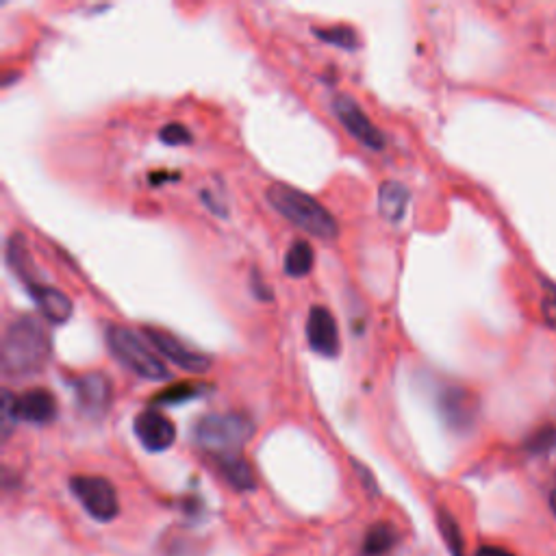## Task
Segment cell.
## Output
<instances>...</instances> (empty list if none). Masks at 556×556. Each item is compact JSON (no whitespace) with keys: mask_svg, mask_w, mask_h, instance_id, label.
<instances>
[{"mask_svg":"<svg viewBox=\"0 0 556 556\" xmlns=\"http://www.w3.org/2000/svg\"><path fill=\"white\" fill-rule=\"evenodd\" d=\"M268 202L274 211L292 222L296 229L307 235L320 239L324 244H333L339 237L337 220L324 209L320 200H315L302 189H296L287 183H274L268 189Z\"/></svg>","mask_w":556,"mask_h":556,"instance_id":"obj_2","label":"cell"},{"mask_svg":"<svg viewBox=\"0 0 556 556\" xmlns=\"http://www.w3.org/2000/svg\"><path fill=\"white\" fill-rule=\"evenodd\" d=\"M333 111L339 124L344 126V129L355 137L361 146L374 150V153L385 148L383 131L370 120L368 113L359 107L355 98L348 94H337L333 98Z\"/></svg>","mask_w":556,"mask_h":556,"instance_id":"obj_6","label":"cell"},{"mask_svg":"<svg viewBox=\"0 0 556 556\" xmlns=\"http://www.w3.org/2000/svg\"><path fill=\"white\" fill-rule=\"evenodd\" d=\"M543 318L550 326L556 328V296H548L543 300Z\"/></svg>","mask_w":556,"mask_h":556,"instance_id":"obj_25","label":"cell"},{"mask_svg":"<svg viewBox=\"0 0 556 556\" xmlns=\"http://www.w3.org/2000/svg\"><path fill=\"white\" fill-rule=\"evenodd\" d=\"M74 398H77V407L83 415L100 420L107 415L111 402H113V387L109 376L103 372H87L83 376L72 378Z\"/></svg>","mask_w":556,"mask_h":556,"instance_id":"obj_7","label":"cell"},{"mask_svg":"<svg viewBox=\"0 0 556 556\" xmlns=\"http://www.w3.org/2000/svg\"><path fill=\"white\" fill-rule=\"evenodd\" d=\"M411 194L398 181H385L378 187V211L389 224H400L407 216Z\"/></svg>","mask_w":556,"mask_h":556,"instance_id":"obj_14","label":"cell"},{"mask_svg":"<svg viewBox=\"0 0 556 556\" xmlns=\"http://www.w3.org/2000/svg\"><path fill=\"white\" fill-rule=\"evenodd\" d=\"M159 139L166 146H189L194 142L192 131L181 122H168L159 129Z\"/></svg>","mask_w":556,"mask_h":556,"instance_id":"obj_22","label":"cell"},{"mask_svg":"<svg viewBox=\"0 0 556 556\" xmlns=\"http://www.w3.org/2000/svg\"><path fill=\"white\" fill-rule=\"evenodd\" d=\"M144 335L148 337L150 344L157 348L159 355L172 361L176 368H181L185 372L192 374H205L211 370V357L200 355V352L187 348L181 339H176L174 335L161 331V328H146Z\"/></svg>","mask_w":556,"mask_h":556,"instance_id":"obj_8","label":"cell"},{"mask_svg":"<svg viewBox=\"0 0 556 556\" xmlns=\"http://www.w3.org/2000/svg\"><path fill=\"white\" fill-rule=\"evenodd\" d=\"M70 489L83 509L98 522L116 520L120 513V502L116 487L103 476H72Z\"/></svg>","mask_w":556,"mask_h":556,"instance_id":"obj_5","label":"cell"},{"mask_svg":"<svg viewBox=\"0 0 556 556\" xmlns=\"http://www.w3.org/2000/svg\"><path fill=\"white\" fill-rule=\"evenodd\" d=\"M222 476L229 480V483L237 489V491H250L257 487V478L255 472H252L250 463L242 457V454H233V457H222L216 459Z\"/></svg>","mask_w":556,"mask_h":556,"instance_id":"obj_17","label":"cell"},{"mask_svg":"<svg viewBox=\"0 0 556 556\" xmlns=\"http://www.w3.org/2000/svg\"><path fill=\"white\" fill-rule=\"evenodd\" d=\"M202 391H205V387L200 383H187V381L174 383L159 391V394L153 398V404L155 407H172V404H183L187 400H194L196 396L202 394Z\"/></svg>","mask_w":556,"mask_h":556,"instance_id":"obj_20","label":"cell"},{"mask_svg":"<svg viewBox=\"0 0 556 556\" xmlns=\"http://www.w3.org/2000/svg\"><path fill=\"white\" fill-rule=\"evenodd\" d=\"M135 435L148 452H163L172 448L176 439V428L166 415L155 409H148L135 417Z\"/></svg>","mask_w":556,"mask_h":556,"instance_id":"obj_10","label":"cell"},{"mask_svg":"<svg viewBox=\"0 0 556 556\" xmlns=\"http://www.w3.org/2000/svg\"><path fill=\"white\" fill-rule=\"evenodd\" d=\"M24 287H27V292L31 294L37 309H40V313L44 315L48 322L63 324V322H68L72 318L74 305H72V300L61 292V289L44 285L40 281L29 283Z\"/></svg>","mask_w":556,"mask_h":556,"instance_id":"obj_13","label":"cell"},{"mask_svg":"<svg viewBox=\"0 0 556 556\" xmlns=\"http://www.w3.org/2000/svg\"><path fill=\"white\" fill-rule=\"evenodd\" d=\"M105 339L111 355L135 376L155 383L170 378V370L163 365V361L131 331V328L107 324Z\"/></svg>","mask_w":556,"mask_h":556,"instance_id":"obj_4","label":"cell"},{"mask_svg":"<svg viewBox=\"0 0 556 556\" xmlns=\"http://www.w3.org/2000/svg\"><path fill=\"white\" fill-rule=\"evenodd\" d=\"M398 530L389 522H376L368 528L363 539V554L365 556H385L398 546Z\"/></svg>","mask_w":556,"mask_h":556,"instance_id":"obj_16","label":"cell"},{"mask_svg":"<svg viewBox=\"0 0 556 556\" xmlns=\"http://www.w3.org/2000/svg\"><path fill=\"white\" fill-rule=\"evenodd\" d=\"M50 337L42 322L33 315H18L7 326L0 346V363L5 374L29 376L40 372L50 359Z\"/></svg>","mask_w":556,"mask_h":556,"instance_id":"obj_1","label":"cell"},{"mask_svg":"<svg viewBox=\"0 0 556 556\" xmlns=\"http://www.w3.org/2000/svg\"><path fill=\"white\" fill-rule=\"evenodd\" d=\"M16 415L18 422H29L44 426L57 417V400L44 387H35L16 396Z\"/></svg>","mask_w":556,"mask_h":556,"instance_id":"obj_12","label":"cell"},{"mask_svg":"<svg viewBox=\"0 0 556 556\" xmlns=\"http://www.w3.org/2000/svg\"><path fill=\"white\" fill-rule=\"evenodd\" d=\"M315 252L305 239H296L285 255V274L292 278H305L313 270Z\"/></svg>","mask_w":556,"mask_h":556,"instance_id":"obj_18","label":"cell"},{"mask_svg":"<svg viewBox=\"0 0 556 556\" xmlns=\"http://www.w3.org/2000/svg\"><path fill=\"white\" fill-rule=\"evenodd\" d=\"M255 435V422L244 413H209L202 415L192 428V437L213 459L242 454Z\"/></svg>","mask_w":556,"mask_h":556,"instance_id":"obj_3","label":"cell"},{"mask_svg":"<svg viewBox=\"0 0 556 556\" xmlns=\"http://www.w3.org/2000/svg\"><path fill=\"white\" fill-rule=\"evenodd\" d=\"M172 179H176V174H170V172H155L153 176H150V183H163V181H172Z\"/></svg>","mask_w":556,"mask_h":556,"instance_id":"obj_27","label":"cell"},{"mask_svg":"<svg viewBox=\"0 0 556 556\" xmlns=\"http://www.w3.org/2000/svg\"><path fill=\"white\" fill-rule=\"evenodd\" d=\"M552 511H554V515H556V491L552 494Z\"/></svg>","mask_w":556,"mask_h":556,"instance_id":"obj_28","label":"cell"},{"mask_svg":"<svg viewBox=\"0 0 556 556\" xmlns=\"http://www.w3.org/2000/svg\"><path fill=\"white\" fill-rule=\"evenodd\" d=\"M474 556H515V554L504 548H498V546H483V548H478V552Z\"/></svg>","mask_w":556,"mask_h":556,"instance_id":"obj_26","label":"cell"},{"mask_svg":"<svg viewBox=\"0 0 556 556\" xmlns=\"http://www.w3.org/2000/svg\"><path fill=\"white\" fill-rule=\"evenodd\" d=\"M250 287H252V294H255V298H257V300H263V302H270V300H274L272 289H270L268 285H265L263 276H259V272H257V270H252Z\"/></svg>","mask_w":556,"mask_h":556,"instance_id":"obj_24","label":"cell"},{"mask_svg":"<svg viewBox=\"0 0 556 556\" xmlns=\"http://www.w3.org/2000/svg\"><path fill=\"white\" fill-rule=\"evenodd\" d=\"M7 265L16 272V276L20 278L24 285L37 283L33 263H31V255H29V248H27V239H24V235H20V233H14L9 237V242H7Z\"/></svg>","mask_w":556,"mask_h":556,"instance_id":"obj_15","label":"cell"},{"mask_svg":"<svg viewBox=\"0 0 556 556\" xmlns=\"http://www.w3.org/2000/svg\"><path fill=\"white\" fill-rule=\"evenodd\" d=\"M439 528H441V535H444L446 543H448V548L454 556H463V537H461V530H459V524L454 517L441 509L439 511Z\"/></svg>","mask_w":556,"mask_h":556,"instance_id":"obj_21","label":"cell"},{"mask_svg":"<svg viewBox=\"0 0 556 556\" xmlns=\"http://www.w3.org/2000/svg\"><path fill=\"white\" fill-rule=\"evenodd\" d=\"M313 35L326 44H333L341 50H348V53H352V50H357L361 46L359 33L352 27H348V24H337V27H326V29L315 27Z\"/></svg>","mask_w":556,"mask_h":556,"instance_id":"obj_19","label":"cell"},{"mask_svg":"<svg viewBox=\"0 0 556 556\" xmlns=\"http://www.w3.org/2000/svg\"><path fill=\"white\" fill-rule=\"evenodd\" d=\"M554 446H556V428H552V426L541 428V431H537L533 437H530L528 444H526V448L533 454L548 452Z\"/></svg>","mask_w":556,"mask_h":556,"instance_id":"obj_23","label":"cell"},{"mask_svg":"<svg viewBox=\"0 0 556 556\" xmlns=\"http://www.w3.org/2000/svg\"><path fill=\"white\" fill-rule=\"evenodd\" d=\"M439 411L450 428H454V431H465V428H470L476 420L478 402L467 389L448 387L444 394L439 396Z\"/></svg>","mask_w":556,"mask_h":556,"instance_id":"obj_11","label":"cell"},{"mask_svg":"<svg viewBox=\"0 0 556 556\" xmlns=\"http://www.w3.org/2000/svg\"><path fill=\"white\" fill-rule=\"evenodd\" d=\"M307 339L313 352L320 357H337L341 341H339V326L335 315L326 307H311L307 318Z\"/></svg>","mask_w":556,"mask_h":556,"instance_id":"obj_9","label":"cell"}]
</instances>
